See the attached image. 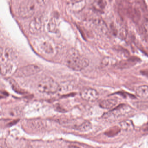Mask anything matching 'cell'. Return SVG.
<instances>
[{
    "instance_id": "obj_11",
    "label": "cell",
    "mask_w": 148,
    "mask_h": 148,
    "mask_svg": "<svg viewBox=\"0 0 148 148\" xmlns=\"http://www.w3.org/2000/svg\"><path fill=\"white\" fill-rule=\"evenodd\" d=\"M94 24L95 27L98 30L103 33L106 34L107 31V29L103 22L100 20H96L94 21Z\"/></svg>"
},
{
    "instance_id": "obj_10",
    "label": "cell",
    "mask_w": 148,
    "mask_h": 148,
    "mask_svg": "<svg viewBox=\"0 0 148 148\" xmlns=\"http://www.w3.org/2000/svg\"><path fill=\"white\" fill-rule=\"evenodd\" d=\"M58 21L56 17H53L50 20L47 25L48 30L51 32H56L58 29Z\"/></svg>"
},
{
    "instance_id": "obj_2",
    "label": "cell",
    "mask_w": 148,
    "mask_h": 148,
    "mask_svg": "<svg viewBox=\"0 0 148 148\" xmlns=\"http://www.w3.org/2000/svg\"><path fill=\"white\" fill-rule=\"evenodd\" d=\"M37 88L41 93L54 94L60 89V85L53 78L47 77L41 79L39 82Z\"/></svg>"
},
{
    "instance_id": "obj_6",
    "label": "cell",
    "mask_w": 148,
    "mask_h": 148,
    "mask_svg": "<svg viewBox=\"0 0 148 148\" xmlns=\"http://www.w3.org/2000/svg\"><path fill=\"white\" fill-rule=\"evenodd\" d=\"M81 97L85 101L93 102L99 98V94L96 90L92 88H87L82 90L80 93Z\"/></svg>"
},
{
    "instance_id": "obj_5",
    "label": "cell",
    "mask_w": 148,
    "mask_h": 148,
    "mask_svg": "<svg viewBox=\"0 0 148 148\" xmlns=\"http://www.w3.org/2000/svg\"><path fill=\"white\" fill-rule=\"evenodd\" d=\"M41 70L40 68L36 65H28L17 69L14 75L16 77H26L37 73Z\"/></svg>"
},
{
    "instance_id": "obj_13",
    "label": "cell",
    "mask_w": 148,
    "mask_h": 148,
    "mask_svg": "<svg viewBox=\"0 0 148 148\" xmlns=\"http://www.w3.org/2000/svg\"><path fill=\"white\" fill-rule=\"evenodd\" d=\"M92 127V125L91 123L88 121H84L82 122L81 124L80 128H79V131L82 132H85V131H88Z\"/></svg>"
},
{
    "instance_id": "obj_14",
    "label": "cell",
    "mask_w": 148,
    "mask_h": 148,
    "mask_svg": "<svg viewBox=\"0 0 148 148\" xmlns=\"http://www.w3.org/2000/svg\"><path fill=\"white\" fill-rule=\"evenodd\" d=\"M3 53V55H4V57H5L6 59L8 60H10V59L14 58V56H13L14 53L11 49H5L4 51H3V53Z\"/></svg>"
},
{
    "instance_id": "obj_8",
    "label": "cell",
    "mask_w": 148,
    "mask_h": 148,
    "mask_svg": "<svg viewBox=\"0 0 148 148\" xmlns=\"http://www.w3.org/2000/svg\"><path fill=\"white\" fill-rule=\"evenodd\" d=\"M117 103L118 101L116 99L110 98V99H105L101 101L99 105L102 108L109 109L115 107L117 104Z\"/></svg>"
},
{
    "instance_id": "obj_4",
    "label": "cell",
    "mask_w": 148,
    "mask_h": 148,
    "mask_svg": "<svg viewBox=\"0 0 148 148\" xmlns=\"http://www.w3.org/2000/svg\"><path fill=\"white\" fill-rule=\"evenodd\" d=\"M132 109L133 108L129 105L121 104L105 114L103 117L108 120H114L128 114L132 111Z\"/></svg>"
},
{
    "instance_id": "obj_9",
    "label": "cell",
    "mask_w": 148,
    "mask_h": 148,
    "mask_svg": "<svg viewBox=\"0 0 148 148\" xmlns=\"http://www.w3.org/2000/svg\"><path fill=\"white\" fill-rule=\"evenodd\" d=\"M136 95L143 99L148 98V86L143 85L139 86L136 91Z\"/></svg>"
},
{
    "instance_id": "obj_3",
    "label": "cell",
    "mask_w": 148,
    "mask_h": 148,
    "mask_svg": "<svg viewBox=\"0 0 148 148\" xmlns=\"http://www.w3.org/2000/svg\"><path fill=\"white\" fill-rule=\"evenodd\" d=\"M36 10L35 0H24L18 8V14L23 18H29L33 16Z\"/></svg>"
},
{
    "instance_id": "obj_17",
    "label": "cell",
    "mask_w": 148,
    "mask_h": 148,
    "mask_svg": "<svg viewBox=\"0 0 148 148\" xmlns=\"http://www.w3.org/2000/svg\"><path fill=\"white\" fill-rule=\"evenodd\" d=\"M48 0H36V2L41 5H45Z\"/></svg>"
},
{
    "instance_id": "obj_15",
    "label": "cell",
    "mask_w": 148,
    "mask_h": 148,
    "mask_svg": "<svg viewBox=\"0 0 148 148\" xmlns=\"http://www.w3.org/2000/svg\"><path fill=\"white\" fill-rule=\"evenodd\" d=\"M31 127H33L34 128L39 129L40 128H42L43 127L42 122L38 120H35V121H31L30 123Z\"/></svg>"
},
{
    "instance_id": "obj_1",
    "label": "cell",
    "mask_w": 148,
    "mask_h": 148,
    "mask_svg": "<svg viewBox=\"0 0 148 148\" xmlns=\"http://www.w3.org/2000/svg\"><path fill=\"white\" fill-rule=\"evenodd\" d=\"M67 66L74 71L85 69L89 65L88 59L82 56L76 49H71L67 53L66 57Z\"/></svg>"
},
{
    "instance_id": "obj_12",
    "label": "cell",
    "mask_w": 148,
    "mask_h": 148,
    "mask_svg": "<svg viewBox=\"0 0 148 148\" xmlns=\"http://www.w3.org/2000/svg\"><path fill=\"white\" fill-rule=\"evenodd\" d=\"M120 126L122 128L126 130H133L134 128L133 122L129 120L122 122L120 123Z\"/></svg>"
},
{
    "instance_id": "obj_18",
    "label": "cell",
    "mask_w": 148,
    "mask_h": 148,
    "mask_svg": "<svg viewBox=\"0 0 148 148\" xmlns=\"http://www.w3.org/2000/svg\"><path fill=\"white\" fill-rule=\"evenodd\" d=\"M3 148L2 147H1V148Z\"/></svg>"
},
{
    "instance_id": "obj_7",
    "label": "cell",
    "mask_w": 148,
    "mask_h": 148,
    "mask_svg": "<svg viewBox=\"0 0 148 148\" xmlns=\"http://www.w3.org/2000/svg\"><path fill=\"white\" fill-rule=\"evenodd\" d=\"M42 26V23L41 18L39 17H34L30 23V32L33 34L38 33L41 29Z\"/></svg>"
},
{
    "instance_id": "obj_16",
    "label": "cell",
    "mask_w": 148,
    "mask_h": 148,
    "mask_svg": "<svg viewBox=\"0 0 148 148\" xmlns=\"http://www.w3.org/2000/svg\"><path fill=\"white\" fill-rule=\"evenodd\" d=\"M10 83L12 85V87L14 88V90L17 92H20L21 90H20V88H19L18 85L13 80V79H10L9 81Z\"/></svg>"
}]
</instances>
